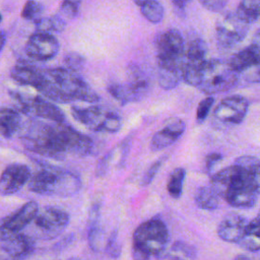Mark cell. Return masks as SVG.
Masks as SVG:
<instances>
[{"label":"cell","instance_id":"obj_1","mask_svg":"<svg viewBox=\"0 0 260 260\" xmlns=\"http://www.w3.org/2000/svg\"><path fill=\"white\" fill-rule=\"evenodd\" d=\"M157 62V80L161 88L170 90L183 80L185 44L182 34L170 28L157 35L154 41Z\"/></svg>","mask_w":260,"mask_h":260},{"label":"cell","instance_id":"obj_2","mask_svg":"<svg viewBox=\"0 0 260 260\" xmlns=\"http://www.w3.org/2000/svg\"><path fill=\"white\" fill-rule=\"evenodd\" d=\"M169 239V230L162 219L153 217L142 222L133 234V259L149 260L151 256L160 259L168 248Z\"/></svg>","mask_w":260,"mask_h":260},{"label":"cell","instance_id":"obj_3","mask_svg":"<svg viewBox=\"0 0 260 260\" xmlns=\"http://www.w3.org/2000/svg\"><path fill=\"white\" fill-rule=\"evenodd\" d=\"M28 189L37 194L69 197L81 187L80 179L73 173L52 166H44L28 180Z\"/></svg>","mask_w":260,"mask_h":260},{"label":"cell","instance_id":"obj_4","mask_svg":"<svg viewBox=\"0 0 260 260\" xmlns=\"http://www.w3.org/2000/svg\"><path fill=\"white\" fill-rule=\"evenodd\" d=\"M238 76L239 73L230 67L228 61L207 59L197 87L208 95L228 91L237 84Z\"/></svg>","mask_w":260,"mask_h":260},{"label":"cell","instance_id":"obj_5","mask_svg":"<svg viewBox=\"0 0 260 260\" xmlns=\"http://www.w3.org/2000/svg\"><path fill=\"white\" fill-rule=\"evenodd\" d=\"M46 73L72 100H80L87 103L99 102L100 96L98 93L77 73L60 67L49 69Z\"/></svg>","mask_w":260,"mask_h":260},{"label":"cell","instance_id":"obj_6","mask_svg":"<svg viewBox=\"0 0 260 260\" xmlns=\"http://www.w3.org/2000/svg\"><path fill=\"white\" fill-rule=\"evenodd\" d=\"M31 223L37 238L52 240L66 229L69 223V215L60 208L48 206L38 211Z\"/></svg>","mask_w":260,"mask_h":260},{"label":"cell","instance_id":"obj_7","mask_svg":"<svg viewBox=\"0 0 260 260\" xmlns=\"http://www.w3.org/2000/svg\"><path fill=\"white\" fill-rule=\"evenodd\" d=\"M249 25L236 12L225 13L215 24V38L218 46L224 49L235 47L246 38Z\"/></svg>","mask_w":260,"mask_h":260},{"label":"cell","instance_id":"obj_8","mask_svg":"<svg viewBox=\"0 0 260 260\" xmlns=\"http://www.w3.org/2000/svg\"><path fill=\"white\" fill-rule=\"evenodd\" d=\"M207 46L200 39L191 40L185 47V56L183 64V80L191 86H198L203 67L207 61Z\"/></svg>","mask_w":260,"mask_h":260},{"label":"cell","instance_id":"obj_9","mask_svg":"<svg viewBox=\"0 0 260 260\" xmlns=\"http://www.w3.org/2000/svg\"><path fill=\"white\" fill-rule=\"evenodd\" d=\"M39 211L38 203L28 201L15 212L0 219V242L9 240L19 234L34 220Z\"/></svg>","mask_w":260,"mask_h":260},{"label":"cell","instance_id":"obj_10","mask_svg":"<svg viewBox=\"0 0 260 260\" xmlns=\"http://www.w3.org/2000/svg\"><path fill=\"white\" fill-rule=\"evenodd\" d=\"M249 102L240 94L222 99L213 110V118L223 125H238L242 123L248 113Z\"/></svg>","mask_w":260,"mask_h":260},{"label":"cell","instance_id":"obj_11","mask_svg":"<svg viewBox=\"0 0 260 260\" xmlns=\"http://www.w3.org/2000/svg\"><path fill=\"white\" fill-rule=\"evenodd\" d=\"M59 49V42L53 35L40 31L32 34L25 45L26 55L36 61H47L54 58Z\"/></svg>","mask_w":260,"mask_h":260},{"label":"cell","instance_id":"obj_12","mask_svg":"<svg viewBox=\"0 0 260 260\" xmlns=\"http://www.w3.org/2000/svg\"><path fill=\"white\" fill-rule=\"evenodd\" d=\"M30 178L27 166L21 164L9 165L0 176V194L12 195L21 189Z\"/></svg>","mask_w":260,"mask_h":260},{"label":"cell","instance_id":"obj_13","mask_svg":"<svg viewBox=\"0 0 260 260\" xmlns=\"http://www.w3.org/2000/svg\"><path fill=\"white\" fill-rule=\"evenodd\" d=\"M35 250V241L25 234H19L0 244V260H25Z\"/></svg>","mask_w":260,"mask_h":260},{"label":"cell","instance_id":"obj_14","mask_svg":"<svg viewBox=\"0 0 260 260\" xmlns=\"http://www.w3.org/2000/svg\"><path fill=\"white\" fill-rule=\"evenodd\" d=\"M58 125L68 152L80 156L92 153L93 141L88 136L79 133L70 125L64 123H58Z\"/></svg>","mask_w":260,"mask_h":260},{"label":"cell","instance_id":"obj_15","mask_svg":"<svg viewBox=\"0 0 260 260\" xmlns=\"http://www.w3.org/2000/svg\"><path fill=\"white\" fill-rule=\"evenodd\" d=\"M186 125L181 119H171L162 129L157 131L151 138L150 148L153 151L164 149L176 142L184 133Z\"/></svg>","mask_w":260,"mask_h":260},{"label":"cell","instance_id":"obj_16","mask_svg":"<svg viewBox=\"0 0 260 260\" xmlns=\"http://www.w3.org/2000/svg\"><path fill=\"white\" fill-rule=\"evenodd\" d=\"M247 219L237 213H231L224 216L217 226V236L224 242L239 243L246 228L248 225Z\"/></svg>","mask_w":260,"mask_h":260},{"label":"cell","instance_id":"obj_17","mask_svg":"<svg viewBox=\"0 0 260 260\" xmlns=\"http://www.w3.org/2000/svg\"><path fill=\"white\" fill-rule=\"evenodd\" d=\"M228 64L237 73L250 70L260 65V44L253 43L238 53L234 54L229 60Z\"/></svg>","mask_w":260,"mask_h":260},{"label":"cell","instance_id":"obj_18","mask_svg":"<svg viewBox=\"0 0 260 260\" xmlns=\"http://www.w3.org/2000/svg\"><path fill=\"white\" fill-rule=\"evenodd\" d=\"M29 108L31 116L45 118L55 123H64L65 121V115L61 109L40 95L30 98Z\"/></svg>","mask_w":260,"mask_h":260},{"label":"cell","instance_id":"obj_19","mask_svg":"<svg viewBox=\"0 0 260 260\" xmlns=\"http://www.w3.org/2000/svg\"><path fill=\"white\" fill-rule=\"evenodd\" d=\"M10 75L16 82L24 85H30L38 88L45 79V74L24 61L19 62L11 69Z\"/></svg>","mask_w":260,"mask_h":260},{"label":"cell","instance_id":"obj_20","mask_svg":"<svg viewBox=\"0 0 260 260\" xmlns=\"http://www.w3.org/2000/svg\"><path fill=\"white\" fill-rule=\"evenodd\" d=\"M71 114L73 118L81 124H84L93 131H99L101 124L105 118L103 110L100 107L92 106L88 108L72 107Z\"/></svg>","mask_w":260,"mask_h":260},{"label":"cell","instance_id":"obj_21","mask_svg":"<svg viewBox=\"0 0 260 260\" xmlns=\"http://www.w3.org/2000/svg\"><path fill=\"white\" fill-rule=\"evenodd\" d=\"M21 128V116L15 109L0 108V134L11 138Z\"/></svg>","mask_w":260,"mask_h":260},{"label":"cell","instance_id":"obj_22","mask_svg":"<svg viewBox=\"0 0 260 260\" xmlns=\"http://www.w3.org/2000/svg\"><path fill=\"white\" fill-rule=\"evenodd\" d=\"M132 91L135 93L138 101L143 99L149 91V79L147 75L136 65H132L128 68V82Z\"/></svg>","mask_w":260,"mask_h":260},{"label":"cell","instance_id":"obj_23","mask_svg":"<svg viewBox=\"0 0 260 260\" xmlns=\"http://www.w3.org/2000/svg\"><path fill=\"white\" fill-rule=\"evenodd\" d=\"M220 195L218 192L209 184L206 186L200 187L194 196L196 205L204 210H215L219 206Z\"/></svg>","mask_w":260,"mask_h":260},{"label":"cell","instance_id":"obj_24","mask_svg":"<svg viewBox=\"0 0 260 260\" xmlns=\"http://www.w3.org/2000/svg\"><path fill=\"white\" fill-rule=\"evenodd\" d=\"M238 244L249 252L260 251V221L257 217L248 222L244 236Z\"/></svg>","mask_w":260,"mask_h":260},{"label":"cell","instance_id":"obj_25","mask_svg":"<svg viewBox=\"0 0 260 260\" xmlns=\"http://www.w3.org/2000/svg\"><path fill=\"white\" fill-rule=\"evenodd\" d=\"M196 249L194 246L177 241L171 247L167 248L160 259L167 260H194L196 257Z\"/></svg>","mask_w":260,"mask_h":260},{"label":"cell","instance_id":"obj_26","mask_svg":"<svg viewBox=\"0 0 260 260\" xmlns=\"http://www.w3.org/2000/svg\"><path fill=\"white\" fill-rule=\"evenodd\" d=\"M45 98L52 102L66 104L71 101H73L68 94H66L53 80H51L47 73L45 74L44 81L40 84V86L37 88Z\"/></svg>","mask_w":260,"mask_h":260},{"label":"cell","instance_id":"obj_27","mask_svg":"<svg viewBox=\"0 0 260 260\" xmlns=\"http://www.w3.org/2000/svg\"><path fill=\"white\" fill-rule=\"evenodd\" d=\"M235 12L241 19L251 24L260 18V0H242Z\"/></svg>","mask_w":260,"mask_h":260},{"label":"cell","instance_id":"obj_28","mask_svg":"<svg viewBox=\"0 0 260 260\" xmlns=\"http://www.w3.org/2000/svg\"><path fill=\"white\" fill-rule=\"evenodd\" d=\"M186 177V171L184 168H176L170 175L168 181V192L171 197L178 199L183 192V185Z\"/></svg>","mask_w":260,"mask_h":260},{"label":"cell","instance_id":"obj_29","mask_svg":"<svg viewBox=\"0 0 260 260\" xmlns=\"http://www.w3.org/2000/svg\"><path fill=\"white\" fill-rule=\"evenodd\" d=\"M108 91L111 93L112 96L121 102V104H127L138 101L135 93L132 91V89L127 83H111L108 86Z\"/></svg>","mask_w":260,"mask_h":260},{"label":"cell","instance_id":"obj_30","mask_svg":"<svg viewBox=\"0 0 260 260\" xmlns=\"http://www.w3.org/2000/svg\"><path fill=\"white\" fill-rule=\"evenodd\" d=\"M141 14L151 23H158L164 18V7L157 0H151L140 7Z\"/></svg>","mask_w":260,"mask_h":260},{"label":"cell","instance_id":"obj_31","mask_svg":"<svg viewBox=\"0 0 260 260\" xmlns=\"http://www.w3.org/2000/svg\"><path fill=\"white\" fill-rule=\"evenodd\" d=\"M87 241L90 249L94 252H99L103 247L104 232L100 226L99 222L88 224L87 231Z\"/></svg>","mask_w":260,"mask_h":260},{"label":"cell","instance_id":"obj_32","mask_svg":"<svg viewBox=\"0 0 260 260\" xmlns=\"http://www.w3.org/2000/svg\"><path fill=\"white\" fill-rule=\"evenodd\" d=\"M42 10H43V7L39 2L35 0H27L22 8L21 16L24 19L36 21L41 18L40 15L42 13Z\"/></svg>","mask_w":260,"mask_h":260},{"label":"cell","instance_id":"obj_33","mask_svg":"<svg viewBox=\"0 0 260 260\" xmlns=\"http://www.w3.org/2000/svg\"><path fill=\"white\" fill-rule=\"evenodd\" d=\"M121 127V119L115 113H106L105 118L101 124L99 131H107V132H117Z\"/></svg>","mask_w":260,"mask_h":260},{"label":"cell","instance_id":"obj_34","mask_svg":"<svg viewBox=\"0 0 260 260\" xmlns=\"http://www.w3.org/2000/svg\"><path fill=\"white\" fill-rule=\"evenodd\" d=\"M64 63L67 69L71 70L72 72L78 73L85 64V59L78 53L71 52L68 53L64 58Z\"/></svg>","mask_w":260,"mask_h":260},{"label":"cell","instance_id":"obj_35","mask_svg":"<svg viewBox=\"0 0 260 260\" xmlns=\"http://www.w3.org/2000/svg\"><path fill=\"white\" fill-rule=\"evenodd\" d=\"M105 250L107 252V254L116 259L120 256L121 254V244L118 241V233L117 231H113L112 234L110 235V237L107 240V243L105 245Z\"/></svg>","mask_w":260,"mask_h":260},{"label":"cell","instance_id":"obj_36","mask_svg":"<svg viewBox=\"0 0 260 260\" xmlns=\"http://www.w3.org/2000/svg\"><path fill=\"white\" fill-rule=\"evenodd\" d=\"M79 8V0H63L60 6L61 17H65L67 19H73L78 14Z\"/></svg>","mask_w":260,"mask_h":260},{"label":"cell","instance_id":"obj_37","mask_svg":"<svg viewBox=\"0 0 260 260\" xmlns=\"http://www.w3.org/2000/svg\"><path fill=\"white\" fill-rule=\"evenodd\" d=\"M213 102H214V99L211 95H208L199 103L196 111V120L198 123H202L207 118L213 106Z\"/></svg>","mask_w":260,"mask_h":260},{"label":"cell","instance_id":"obj_38","mask_svg":"<svg viewBox=\"0 0 260 260\" xmlns=\"http://www.w3.org/2000/svg\"><path fill=\"white\" fill-rule=\"evenodd\" d=\"M165 159H166V157H161V158L157 159L156 161H154V162L148 168V170L145 172V174L143 175V177H142V179H141V183H140L141 186H147V185H149V184L151 183V181L153 180V178H154L155 175L157 174L158 170L160 169L161 165L164 164Z\"/></svg>","mask_w":260,"mask_h":260},{"label":"cell","instance_id":"obj_39","mask_svg":"<svg viewBox=\"0 0 260 260\" xmlns=\"http://www.w3.org/2000/svg\"><path fill=\"white\" fill-rule=\"evenodd\" d=\"M206 10L211 12H219L221 11L226 3L228 0H197Z\"/></svg>","mask_w":260,"mask_h":260},{"label":"cell","instance_id":"obj_40","mask_svg":"<svg viewBox=\"0 0 260 260\" xmlns=\"http://www.w3.org/2000/svg\"><path fill=\"white\" fill-rule=\"evenodd\" d=\"M111 156H112V152H109L102 159H100V161L96 165V169H95L96 177H103V176L106 175V173L108 171V167H109Z\"/></svg>","mask_w":260,"mask_h":260},{"label":"cell","instance_id":"obj_41","mask_svg":"<svg viewBox=\"0 0 260 260\" xmlns=\"http://www.w3.org/2000/svg\"><path fill=\"white\" fill-rule=\"evenodd\" d=\"M221 158H222V155L218 152H211L208 155H206V157H205V170H206V172L207 173L211 172L213 167L218 161H220Z\"/></svg>","mask_w":260,"mask_h":260},{"label":"cell","instance_id":"obj_42","mask_svg":"<svg viewBox=\"0 0 260 260\" xmlns=\"http://www.w3.org/2000/svg\"><path fill=\"white\" fill-rule=\"evenodd\" d=\"M251 178L255 191L260 195V161L251 169Z\"/></svg>","mask_w":260,"mask_h":260},{"label":"cell","instance_id":"obj_43","mask_svg":"<svg viewBox=\"0 0 260 260\" xmlns=\"http://www.w3.org/2000/svg\"><path fill=\"white\" fill-rule=\"evenodd\" d=\"M176 11L179 12H184L186 5L191 1V0H171Z\"/></svg>","mask_w":260,"mask_h":260},{"label":"cell","instance_id":"obj_44","mask_svg":"<svg viewBox=\"0 0 260 260\" xmlns=\"http://www.w3.org/2000/svg\"><path fill=\"white\" fill-rule=\"evenodd\" d=\"M72 239H73L72 235H70V236H68V237L64 238L62 241H60V242H58V243L56 244L55 248H56V249H58V250H60V249L64 248L65 246H67V245H68V244H69V243L72 241Z\"/></svg>","mask_w":260,"mask_h":260},{"label":"cell","instance_id":"obj_45","mask_svg":"<svg viewBox=\"0 0 260 260\" xmlns=\"http://www.w3.org/2000/svg\"><path fill=\"white\" fill-rule=\"evenodd\" d=\"M6 43V35L4 31H0V52L3 50Z\"/></svg>","mask_w":260,"mask_h":260},{"label":"cell","instance_id":"obj_46","mask_svg":"<svg viewBox=\"0 0 260 260\" xmlns=\"http://www.w3.org/2000/svg\"><path fill=\"white\" fill-rule=\"evenodd\" d=\"M235 260H254V259L251 258V257H249V256H247V255L242 254V255H238V256L235 258Z\"/></svg>","mask_w":260,"mask_h":260},{"label":"cell","instance_id":"obj_47","mask_svg":"<svg viewBox=\"0 0 260 260\" xmlns=\"http://www.w3.org/2000/svg\"><path fill=\"white\" fill-rule=\"evenodd\" d=\"M149 1H151V0H133V2L135 3V4H137L138 6H142V5H144V4H146L147 2H149Z\"/></svg>","mask_w":260,"mask_h":260},{"label":"cell","instance_id":"obj_48","mask_svg":"<svg viewBox=\"0 0 260 260\" xmlns=\"http://www.w3.org/2000/svg\"><path fill=\"white\" fill-rule=\"evenodd\" d=\"M256 40L258 41V42H256V43H260V30H258L257 34H256Z\"/></svg>","mask_w":260,"mask_h":260},{"label":"cell","instance_id":"obj_49","mask_svg":"<svg viewBox=\"0 0 260 260\" xmlns=\"http://www.w3.org/2000/svg\"><path fill=\"white\" fill-rule=\"evenodd\" d=\"M257 218H258V220L260 221V210H259V212H258V214H257V216H256Z\"/></svg>","mask_w":260,"mask_h":260},{"label":"cell","instance_id":"obj_50","mask_svg":"<svg viewBox=\"0 0 260 260\" xmlns=\"http://www.w3.org/2000/svg\"><path fill=\"white\" fill-rule=\"evenodd\" d=\"M1 20H2V15L0 14V22H1Z\"/></svg>","mask_w":260,"mask_h":260}]
</instances>
